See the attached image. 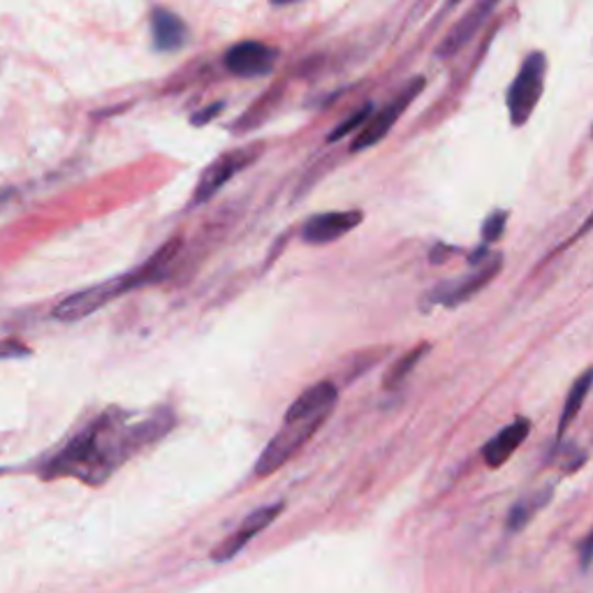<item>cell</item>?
<instances>
[{
    "label": "cell",
    "instance_id": "1",
    "mask_svg": "<svg viewBox=\"0 0 593 593\" xmlns=\"http://www.w3.org/2000/svg\"><path fill=\"white\" fill-rule=\"evenodd\" d=\"M172 417L158 413L152 419L139 422V425H123L114 422L112 415H104L91 427L81 429L66 448H63L47 466L45 478L72 475L89 484H100L119 463L128 459L142 445L154 443L165 432H169Z\"/></svg>",
    "mask_w": 593,
    "mask_h": 593
},
{
    "label": "cell",
    "instance_id": "2",
    "mask_svg": "<svg viewBox=\"0 0 593 593\" xmlns=\"http://www.w3.org/2000/svg\"><path fill=\"white\" fill-rule=\"evenodd\" d=\"M179 250H181V239H169L156 253V256L148 262H144L139 269L128 271V273H123V277H116L112 281H104V283L91 286L87 290H79V292L66 296V300L56 304L52 315L60 323H77V321H83V317H89L91 313H96L98 309L108 306L110 302L119 300V296L125 294V292L163 281L169 265L177 260Z\"/></svg>",
    "mask_w": 593,
    "mask_h": 593
},
{
    "label": "cell",
    "instance_id": "3",
    "mask_svg": "<svg viewBox=\"0 0 593 593\" xmlns=\"http://www.w3.org/2000/svg\"><path fill=\"white\" fill-rule=\"evenodd\" d=\"M545 79H547L545 52L538 49L528 52L505 96L507 114H511V123L515 128H522V125H526L528 119L534 116L545 91Z\"/></svg>",
    "mask_w": 593,
    "mask_h": 593
},
{
    "label": "cell",
    "instance_id": "4",
    "mask_svg": "<svg viewBox=\"0 0 593 593\" xmlns=\"http://www.w3.org/2000/svg\"><path fill=\"white\" fill-rule=\"evenodd\" d=\"M503 269V256L501 253H494V256L478 265L469 277H461V279H455V281H445L440 286H436L429 294H425V304H422V309H432V306H459L463 302L473 300V296L484 288L490 286L494 281L496 273Z\"/></svg>",
    "mask_w": 593,
    "mask_h": 593
},
{
    "label": "cell",
    "instance_id": "5",
    "mask_svg": "<svg viewBox=\"0 0 593 593\" xmlns=\"http://www.w3.org/2000/svg\"><path fill=\"white\" fill-rule=\"evenodd\" d=\"M262 144H256V146H242V148H232V152L227 154H221L214 163H211L198 186H195V193H193V200H190V204L193 206H200L204 204L206 200L214 198L219 190L232 179L237 177L239 172H244L246 167H250L253 163H256L260 156H262Z\"/></svg>",
    "mask_w": 593,
    "mask_h": 593
},
{
    "label": "cell",
    "instance_id": "6",
    "mask_svg": "<svg viewBox=\"0 0 593 593\" xmlns=\"http://www.w3.org/2000/svg\"><path fill=\"white\" fill-rule=\"evenodd\" d=\"M425 83H427L425 79L417 77V79H413V81L409 83V87L401 89V91L385 104V108L380 110V112H376V114L371 116V121L365 125V128L357 133V137H355L353 144H350V152H353V154L367 152V148L376 146L378 142H383V139L390 135V131L394 128V123H396L401 116H404V112L409 110V104L422 93V89H425Z\"/></svg>",
    "mask_w": 593,
    "mask_h": 593
},
{
    "label": "cell",
    "instance_id": "7",
    "mask_svg": "<svg viewBox=\"0 0 593 593\" xmlns=\"http://www.w3.org/2000/svg\"><path fill=\"white\" fill-rule=\"evenodd\" d=\"M321 422H296V425H283L281 432L273 436L267 448L262 450L258 463H256V475L267 478L271 473H277L281 466L300 452L306 440L321 429Z\"/></svg>",
    "mask_w": 593,
    "mask_h": 593
},
{
    "label": "cell",
    "instance_id": "8",
    "mask_svg": "<svg viewBox=\"0 0 593 593\" xmlns=\"http://www.w3.org/2000/svg\"><path fill=\"white\" fill-rule=\"evenodd\" d=\"M223 63L225 68L237 77H265L273 70L277 49H271L258 40H244L225 52Z\"/></svg>",
    "mask_w": 593,
    "mask_h": 593
},
{
    "label": "cell",
    "instance_id": "9",
    "mask_svg": "<svg viewBox=\"0 0 593 593\" xmlns=\"http://www.w3.org/2000/svg\"><path fill=\"white\" fill-rule=\"evenodd\" d=\"M283 507H286L283 503H273V505H262V507H258L256 513H250V515L242 522V526L237 528L235 534H232L230 538H225V540L214 549V552H211V559H214L216 563H225V561H230L232 557H237V555L242 552V549H244L253 538H256L260 532H265V528L283 513Z\"/></svg>",
    "mask_w": 593,
    "mask_h": 593
},
{
    "label": "cell",
    "instance_id": "10",
    "mask_svg": "<svg viewBox=\"0 0 593 593\" xmlns=\"http://www.w3.org/2000/svg\"><path fill=\"white\" fill-rule=\"evenodd\" d=\"M365 221V214L357 209L350 211H327V214L311 216L302 230V239L311 246L332 244L346 237L359 223Z\"/></svg>",
    "mask_w": 593,
    "mask_h": 593
},
{
    "label": "cell",
    "instance_id": "11",
    "mask_svg": "<svg viewBox=\"0 0 593 593\" xmlns=\"http://www.w3.org/2000/svg\"><path fill=\"white\" fill-rule=\"evenodd\" d=\"M338 401V390L334 383H317L296 396L294 404L288 409L283 425H296V422H323L332 415Z\"/></svg>",
    "mask_w": 593,
    "mask_h": 593
},
{
    "label": "cell",
    "instance_id": "12",
    "mask_svg": "<svg viewBox=\"0 0 593 593\" xmlns=\"http://www.w3.org/2000/svg\"><path fill=\"white\" fill-rule=\"evenodd\" d=\"M494 10H496L494 0H480V3H475L448 31V35L443 37V42L436 47V56L438 58H452L457 52H461L473 40V35L482 29V24H484L486 19H490V14Z\"/></svg>",
    "mask_w": 593,
    "mask_h": 593
},
{
    "label": "cell",
    "instance_id": "13",
    "mask_svg": "<svg viewBox=\"0 0 593 593\" xmlns=\"http://www.w3.org/2000/svg\"><path fill=\"white\" fill-rule=\"evenodd\" d=\"M528 434H532V419L515 417L511 425L503 427L492 440H486L482 448L484 463L490 466V469H501V466L522 448Z\"/></svg>",
    "mask_w": 593,
    "mask_h": 593
},
{
    "label": "cell",
    "instance_id": "14",
    "mask_svg": "<svg viewBox=\"0 0 593 593\" xmlns=\"http://www.w3.org/2000/svg\"><path fill=\"white\" fill-rule=\"evenodd\" d=\"M152 37L158 52H177L188 42V26L175 12L156 8L152 12Z\"/></svg>",
    "mask_w": 593,
    "mask_h": 593
},
{
    "label": "cell",
    "instance_id": "15",
    "mask_svg": "<svg viewBox=\"0 0 593 593\" xmlns=\"http://www.w3.org/2000/svg\"><path fill=\"white\" fill-rule=\"evenodd\" d=\"M591 388H593V367H589L582 376H578L575 383L570 385V392L566 396V404H563V411H561V417H559V440L568 432L570 422H573L580 415Z\"/></svg>",
    "mask_w": 593,
    "mask_h": 593
},
{
    "label": "cell",
    "instance_id": "16",
    "mask_svg": "<svg viewBox=\"0 0 593 593\" xmlns=\"http://www.w3.org/2000/svg\"><path fill=\"white\" fill-rule=\"evenodd\" d=\"M549 499H552V486H545V490H540V492H534V494L519 499L511 507V515H507V532H513V534L522 532V528L534 519V515L540 511V507H545L549 503Z\"/></svg>",
    "mask_w": 593,
    "mask_h": 593
},
{
    "label": "cell",
    "instance_id": "17",
    "mask_svg": "<svg viewBox=\"0 0 593 593\" xmlns=\"http://www.w3.org/2000/svg\"><path fill=\"white\" fill-rule=\"evenodd\" d=\"M429 348H432L429 344H419L417 348H413L411 353H406L404 357H401L399 362L392 367V371L388 373L385 388H396V385L404 383V380L413 373V369L419 365V359L429 353Z\"/></svg>",
    "mask_w": 593,
    "mask_h": 593
},
{
    "label": "cell",
    "instance_id": "18",
    "mask_svg": "<svg viewBox=\"0 0 593 593\" xmlns=\"http://www.w3.org/2000/svg\"><path fill=\"white\" fill-rule=\"evenodd\" d=\"M371 112H373V104H371V102H367L365 108H359V110H357L355 114H350V116H348L344 123H338L336 128L329 133L327 142L332 144V142L344 139V137H346V135H350L353 131H362L365 125L371 121Z\"/></svg>",
    "mask_w": 593,
    "mask_h": 593
},
{
    "label": "cell",
    "instance_id": "19",
    "mask_svg": "<svg viewBox=\"0 0 593 593\" xmlns=\"http://www.w3.org/2000/svg\"><path fill=\"white\" fill-rule=\"evenodd\" d=\"M507 216H511V214H507L505 209H496V211H492L490 216L484 219V223H482V244L484 246H492L503 237L505 225H507Z\"/></svg>",
    "mask_w": 593,
    "mask_h": 593
},
{
    "label": "cell",
    "instance_id": "20",
    "mask_svg": "<svg viewBox=\"0 0 593 593\" xmlns=\"http://www.w3.org/2000/svg\"><path fill=\"white\" fill-rule=\"evenodd\" d=\"M225 108V102H216V104H209V108H204L202 112H195L193 119H190V123L193 125H206L211 119L219 116L221 110Z\"/></svg>",
    "mask_w": 593,
    "mask_h": 593
},
{
    "label": "cell",
    "instance_id": "21",
    "mask_svg": "<svg viewBox=\"0 0 593 593\" xmlns=\"http://www.w3.org/2000/svg\"><path fill=\"white\" fill-rule=\"evenodd\" d=\"M31 355V350L26 346H21L16 342H0V359L8 357H26Z\"/></svg>",
    "mask_w": 593,
    "mask_h": 593
},
{
    "label": "cell",
    "instance_id": "22",
    "mask_svg": "<svg viewBox=\"0 0 593 593\" xmlns=\"http://www.w3.org/2000/svg\"><path fill=\"white\" fill-rule=\"evenodd\" d=\"M593 561V532L589 534V538L582 542V566L586 568Z\"/></svg>",
    "mask_w": 593,
    "mask_h": 593
},
{
    "label": "cell",
    "instance_id": "23",
    "mask_svg": "<svg viewBox=\"0 0 593 593\" xmlns=\"http://www.w3.org/2000/svg\"><path fill=\"white\" fill-rule=\"evenodd\" d=\"M591 227H593V214H591V216H589V219L584 221V225L580 227V232H578V235H575V237H582V235H586V232H589Z\"/></svg>",
    "mask_w": 593,
    "mask_h": 593
},
{
    "label": "cell",
    "instance_id": "24",
    "mask_svg": "<svg viewBox=\"0 0 593 593\" xmlns=\"http://www.w3.org/2000/svg\"><path fill=\"white\" fill-rule=\"evenodd\" d=\"M591 135H593V128H591Z\"/></svg>",
    "mask_w": 593,
    "mask_h": 593
}]
</instances>
